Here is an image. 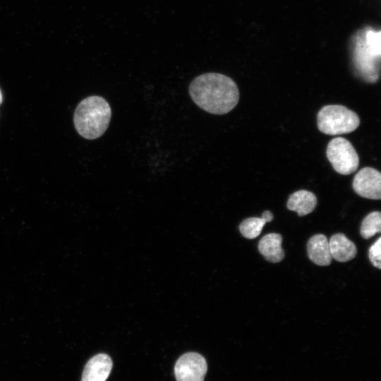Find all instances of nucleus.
<instances>
[{
  "label": "nucleus",
  "mask_w": 381,
  "mask_h": 381,
  "mask_svg": "<svg viewBox=\"0 0 381 381\" xmlns=\"http://www.w3.org/2000/svg\"><path fill=\"white\" fill-rule=\"evenodd\" d=\"M267 220L262 216L259 217H250L244 219L239 226L241 234L249 239L258 237Z\"/></svg>",
  "instance_id": "nucleus-14"
},
{
  "label": "nucleus",
  "mask_w": 381,
  "mask_h": 381,
  "mask_svg": "<svg viewBox=\"0 0 381 381\" xmlns=\"http://www.w3.org/2000/svg\"><path fill=\"white\" fill-rule=\"evenodd\" d=\"M207 370L205 358L196 352L184 353L174 366L176 381H204Z\"/></svg>",
  "instance_id": "nucleus-6"
},
{
  "label": "nucleus",
  "mask_w": 381,
  "mask_h": 381,
  "mask_svg": "<svg viewBox=\"0 0 381 381\" xmlns=\"http://www.w3.org/2000/svg\"><path fill=\"white\" fill-rule=\"evenodd\" d=\"M381 238L377 240L370 247L368 250V257L372 264L378 269L381 268Z\"/></svg>",
  "instance_id": "nucleus-15"
},
{
  "label": "nucleus",
  "mask_w": 381,
  "mask_h": 381,
  "mask_svg": "<svg viewBox=\"0 0 381 381\" xmlns=\"http://www.w3.org/2000/svg\"><path fill=\"white\" fill-rule=\"evenodd\" d=\"M332 258L338 262H347L355 258L356 246L344 234H334L329 242Z\"/></svg>",
  "instance_id": "nucleus-10"
},
{
  "label": "nucleus",
  "mask_w": 381,
  "mask_h": 381,
  "mask_svg": "<svg viewBox=\"0 0 381 381\" xmlns=\"http://www.w3.org/2000/svg\"><path fill=\"white\" fill-rule=\"evenodd\" d=\"M381 231V213L374 211L369 213L363 220L360 234L365 239H368Z\"/></svg>",
  "instance_id": "nucleus-13"
},
{
  "label": "nucleus",
  "mask_w": 381,
  "mask_h": 381,
  "mask_svg": "<svg viewBox=\"0 0 381 381\" xmlns=\"http://www.w3.org/2000/svg\"><path fill=\"white\" fill-rule=\"evenodd\" d=\"M317 121L320 131L330 135L349 133L360 124L359 117L354 111L338 104L323 107L318 114Z\"/></svg>",
  "instance_id": "nucleus-4"
},
{
  "label": "nucleus",
  "mask_w": 381,
  "mask_h": 381,
  "mask_svg": "<svg viewBox=\"0 0 381 381\" xmlns=\"http://www.w3.org/2000/svg\"><path fill=\"white\" fill-rule=\"evenodd\" d=\"M352 61L358 75L368 83L380 76L381 32L371 27L359 30L351 40Z\"/></svg>",
  "instance_id": "nucleus-2"
},
{
  "label": "nucleus",
  "mask_w": 381,
  "mask_h": 381,
  "mask_svg": "<svg viewBox=\"0 0 381 381\" xmlns=\"http://www.w3.org/2000/svg\"><path fill=\"white\" fill-rule=\"evenodd\" d=\"M326 155L333 169L339 174L349 175L358 167L359 157L352 144L342 137H337L327 145Z\"/></svg>",
  "instance_id": "nucleus-5"
},
{
  "label": "nucleus",
  "mask_w": 381,
  "mask_h": 381,
  "mask_svg": "<svg viewBox=\"0 0 381 381\" xmlns=\"http://www.w3.org/2000/svg\"><path fill=\"white\" fill-rule=\"evenodd\" d=\"M189 94L197 106L213 114L229 112L239 99L236 83L218 73H203L195 78L189 85Z\"/></svg>",
  "instance_id": "nucleus-1"
},
{
  "label": "nucleus",
  "mask_w": 381,
  "mask_h": 381,
  "mask_svg": "<svg viewBox=\"0 0 381 381\" xmlns=\"http://www.w3.org/2000/svg\"><path fill=\"white\" fill-rule=\"evenodd\" d=\"M111 116V107L106 99L99 96H90L77 106L73 122L76 131L83 138L94 140L104 133Z\"/></svg>",
  "instance_id": "nucleus-3"
},
{
  "label": "nucleus",
  "mask_w": 381,
  "mask_h": 381,
  "mask_svg": "<svg viewBox=\"0 0 381 381\" xmlns=\"http://www.w3.org/2000/svg\"><path fill=\"white\" fill-rule=\"evenodd\" d=\"M352 186L360 196L373 200L381 198V174L371 167L361 169L354 176Z\"/></svg>",
  "instance_id": "nucleus-7"
},
{
  "label": "nucleus",
  "mask_w": 381,
  "mask_h": 381,
  "mask_svg": "<svg viewBox=\"0 0 381 381\" xmlns=\"http://www.w3.org/2000/svg\"><path fill=\"white\" fill-rule=\"evenodd\" d=\"M1 102H2V94L0 90V104L1 103Z\"/></svg>",
  "instance_id": "nucleus-16"
},
{
  "label": "nucleus",
  "mask_w": 381,
  "mask_h": 381,
  "mask_svg": "<svg viewBox=\"0 0 381 381\" xmlns=\"http://www.w3.org/2000/svg\"><path fill=\"white\" fill-rule=\"evenodd\" d=\"M307 252L310 260L318 265L327 266L332 262L329 241L323 234H315L308 240Z\"/></svg>",
  "instance_id": "nucleus-9"
},
{
  "label": "nucleus",
  "mask_w": 381,
  "mask_h": 381,
  "mask_svg": "<svg viewBox=\"0 0 381 381\" xmlns=\"http://www.w3.org/2000/svg\"><path fill=\"white\" fill-rule=\"evenodd\" d=\"M113 367L109 356L99 353L86 363L82 373L81 381H106Z\"/></svg>",
  "instance_id": "nucleus-8"
},
{
  "label": "nucleus",
  "mask_w": 381,
  "mask_h": 381,
  "mask_svg": "<svg viewBox=\"0 0 381 381\" xmlns=\"http://www.w3.org/2000/svg\"><path fill=\"white\" fill-rule=\"evenodd\" d=\"M317 205V198L314 193L306 190L293 193L289 198L286 207L289 210L303 217L311 213Z\"/></svg>",
  "instance_id": "nucleus-12"
},
{
  "label": "nucleus",
  "mask_w": 381,
  "mask_h": 381,
  "mask_svg": "<svg viewBox=\"0 0 381 381\" xmlns=\"http://www.w3.org/2000/svg\"><path fill=\"white\" fill-rule=\"evenodd\" d=\"M282 242L281 234L270 233L260 240L258 250L268 262L273 263L281 262L284 257Z\"/></svg>",
  "instance_id": "nucleus-11"
}]
</instances>
